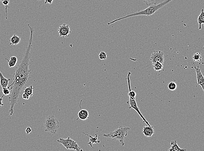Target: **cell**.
I'll use <instances>...</instances> for the list:
<instances>
[{"label": "cell", "instance_id": "cell-11", "mask_svg": "<svg viewBox=\"0 0 204 151\" xmlns=\"http://www.w3.org/2000/svg\"><path fill=\"white\" fill-rule=\"evenodd\" d=\"M10 81V78H5L1 71H0V84H1V86L2 88L7 87Z\"/></svg>", "mask_w": 204, "mask_h": 151}, {"label": "cell", "instance_id": "cell-6", "mask_svg": "<svg viewBox=\"0 0 204 151\" xmlns=\"http://www.w3.org/2000/svg\"><path fill=\"white\" fill-rule=\"evenodd\" d=\"M127 104H129L130 105L129 109H134V110H135L137 112L138 114L140 115V117L142 119L143 122H144L145 123H146L147 125H148V126H151L150 125L149 122L147 121L146 119L145 118L143 115H142V113L140 112L138 106H137V103H136V100H135V98H131V97H129V101H128V102H127Z\"/></svg>", "mask_w": 204, "mask_h": 151}, {"label": "cell", "instance_id": "cell-27", "mask_svg": "<svg viewBox=\"0 0 204 151\" xmlns=\"http://www.w3.org/2000/svg\"><path fill=\"white\" fill-rule=\"evenodd\" d=\"M53 1L54 0H45V4H52Z\"/></svg>", "mask_w": 204, "mask_h": 151}, {"label": "cell", "instance_id": "cell-16", "mask_svg": "<svg viewBox=\"0 0 204 151\" xmlns=\"http://www.w3.org/2000/svg\"><path fill=\"white\" fill-rule=\"evenodd\" d=\"M6 60L8 61V65L10 68L15 67L18 62V59L15 56H12L9 60L7 59Z\"/></svg>", "mask_w": 204, "mask_h": 151}, {"label": "cell", "instance_id": "cell-29", "mask_svg": "<svg viewBox=\"0 0 204 151\" xmlns=\"http://www.w3.org/2000/svg\"><path fill=\"white\" fill-rule=\"evenodd\" d=\"M4 1V0H0V1H1V2L2 1Z\"/></svg>", "mask_w": 204, "mask_h": 151}, {"label": "cell", "instance_id": "cell-5", "mask_svg": "<svg viewBox=\"0 0 204 151\" xmlns=\"http://www.w3.org/2000/svg\"><path fill=\"white\" fill-rule=\"evenodd\" d=\"M57 141L62 144L67 150H74L77 151H83V150L79 146L78 143L69 137L66 139L60 138L57 140Z\"/></svg>", "mask_w": 204, "mask_h": 151}, {"label": "cell", "instance_id": "cell-12", "mask_svg": "<svg viewBox=\"0 0 204 151\" xmlns=\"http://www.w3.org/2000/svg\"><path fill=\"white\" fill-rule=\"evenodd\" d=\"M78 116L81 120L85 121L89 118V112L87 110H81L78 113Z\"/></svg>", "mask_w": 204, "mask_h": 151}, {"label": "cell", "instance_id": "cell-21", "mask_svg": "<svg viewBox=\"0 0 204 151\" xmlns=\"http://www.w3.org/2000/svg\"><path fill=\"white\" fill-rule=\"evenodd\" d=\"M192 59L194 62H198L202 61V57L200 53L197 52L193 54L192 56Z\"/></svg>", "mask_w": 204, "mask_h": 151}, {"label": "cell", "instance_id": "cell-24", "mask_svg": "<svg viewBox=\"0 0 204 151\" xmlns=\"http://www.w3.org/2000/svg\"><path fill=\"white\" fill-rule=\"evenodd\" d=\"M2 92L4 95H9L10 94V91L7 87L2 88Z\"/></svg>", "mask_w": 204, "mask_h": 151}, {"label": "cell", "instance_id": "cell-9", "mask_svg": "<svg viewBox=\"0 0 204 151\" xmlns=\"http://www.w3.org/2000/svg\"><path fill=\"white\" fill-rule=\"evenodd\" d=\"M191 64H192L193 68L195 69V72H196V78H197L198 85L201 86L203 91H204V78L203 75L199 66H196L194 63L192 62Z\"/></svg>", "mask_w": 204, "mask_h": 151}, {"label": "cell", "instance_id": "cell-22", "mask_svg": "<svg viewBox=\"0 0 204 151\" xmlns=\"http://www.w3.org/2000/svg\"><path fill=\"white\" fill-rule=\"evenodd\" d=\"M168 89L170 90L174 91L177 89V84L174 82H170L168 84Z\"/></svg>", "mask_w": 204, "mask_h": 151}, {"label": "cell", "instance_id": "cell-23", "mask_svg": "<svg viewBox=\"0 0 204 151\" xmlns=\"http://www.w3.org/2000/svg\"><path fill=\"white\" fill-rule=\"evenodd\" d=\"M99 57L101 60H105L107 59V54L105 51H102L99 54Z\"/></svg>", "mask_w": 204, "mask_h": 151}, {"label": "cell", "instance_id": "cell-8", "mask_svg": "<svg viewBox=\"0 0 204 151\" xmlns=\"http://www.w3.org/2000/svg\"><path fill=\"white\" fill-rule=\"evenodd\" d=\"M58 31L59 37L62 38L69 37V34L71 32L70 26L66 24H63L60 25L58 28Z\"/></svg>", "mask_w": 204, "mask_h": 151}, {"label": "cell", "instance_id": "cell-1", "mask_svg": "<svg viewBox=\"0 0 204 151\" xmlns=\"http://www.w3.org/2000/svg\"><path fill=\"white\" fill-rule=\"evenodd\" d=\"M30 31L28 44L24 53L23 57L13 74V82L7 88L10 91L8 99L10 102L9 113L10 115L14 114V108L19 102V97L26 84L30 79L31 70L29 69L30 64V50L32 47L34 29L30 24L27 25Z\"/></svg>", "mask_w": 204, "mask_h": 151}, {"label": "cell", "instance_id": "cell-18", "mask_svg": "<svg viewBox=\"0 0 204 151\" xmlns=\"http://www.w3.org/2000/svg\"><path fill=\"white\" fill-rule=\"evenodd\" d=\"M152 67L155 71H159L162 70L163 67V64L161 63L156 62L152 63Z\"/></svg>", "mask_w": 204, "mask_h": 151}, {"label": "cell", "instance_id": "cell-2", "mask_svg": "<svg viewBox=\"0 0 204 151\" xmlns=\"http://www.w3.org/2000/svg\"><path fill=\"white\" fill-rule=\"evenodd\" d=\"M172 1V0H165V1H163L162 2L159 4L150 6L145 10L126 15L125 17H122V18H119V19H116L108 23V25H110L111 24L120 21V20L124 19H127V18H130V17H134V16H139V15L150 16V15H153L155 12L158 11L160 8H162L166 4H167Z\"/></svg>", "mask_w": 204, "mask_h": 151}, {"label": "cell", "instance_id": "cell-3", "mask_svg": "<svg viewBox=\"0 0 204 151\" xmlns=\"http://www.w3.org/2000/svg\"><path fill=\"white\" fill-rule=\"evenodd\" d=\"M130 128L127 127L120 126L114 132H111L107 134H104L105 137L109 138L115 140L119 141L122 146L125 145L124 140L127 136L128 132Z\"/></svg>", "mask_w": 204, "mask_h": 151}, {"label": "cell", "instance_id": "cell-20", "mask_svg": "<svg viewBox=\"0 0 204 151\" xmlns=\"http://www.w3.org/2000/svg\"><path fill=\"white\" fill-rule=\"evenodd\" d=\"M33 87L32 86H30L28 87L24 88V89L23 92L27 94V95L31 97L33 95Z\"/></svg>", "mask_w": 204, "mask_h": 151}, {"label": "cell", "instance_id": "cell-10", "mask_svg": "<svg viewBox=\"0 0 204 151\" xmlns=\"http://www.w3.org/2000/svg\"><path fill=\"white\" fill-rule=\"evenodd\" d=\"M142 133L146 137H151L154 133V129L152 126H147L143 127Z\"/></svg>", "mask_w": 204, "mask_h": 151}, {"label": "cell", "instance_id": "cell-19", "mask_svg": "<svg viewBox=\"0 0 204 151\" xmlns=\"http://www.w3.org/2000/svg\"><path fill=\"white\" fill-rule=\"evenodd\" d=\"M146 5L150 6L151 5H156L160 0H142Z\"/></svg>", "mask_w": 204, "mask_h": 151}, {"label": "cell", "instance_id": "cell-13", "mask_svg": "<svg viewBox=\"0 0 204 151\" xmlns=\"http://www.w3.org/2000/svg\"><path fill=\"white\" fill-rule=\"evenodd\" d=\"M83 133L85 135H86L87 136L89 137L90 141L88 143V145H90L91 148H93V147L92 146V145L93 144H98L100 143V141L99 140H98V135H97V134L95 135V137H93L91 136V135H89L84 133Z\"/></svg>", "mask_w": 204, "mask_h": 151}, {"label": "cell", "instance_id": "cell-15", "mask_svg": "<svg viewBox=\"0 0 204 151\" xmlns=\"http://www.w3.org/2000/svg\"><path fill=\"white\" fill-rule=\"evenodd\" d=\"M9 41L10 42V45H17L21 42V38L18 35L15 34L13 35L11 38H10L9 39Z\"/></svg>", "mask_w": 204, "mask_h": 151}, {"label": "cell", "instance_id": "cell-4", "mask_svg": "<svg viewBox=\"0 0 204 151\" xmlns=\"http://www.w3.org/2000/svg\"><path fill=\"white\" fill-rule=\"evenodd\" d=\"M59 128V122L54 115H49L46 118L44 124L45 131L55 134Z\"/></svg>", "mask_w": 204, "mask_h": 151}, {"label": "cell", "instance_id": "cell-14", "mask_svg": "<svg viewBox=\"0 0 204 151\" xmlns=\"http://www.w3.org/2000/svg\"><path fill=\"white\" fill-rule=\"evenodd\" d=\"M171 147L169 149H168V151H186V150L181 149L179 147L178 144H177V141L176 140L171 141Z\"/></svg>", "mask_w": 204, "mask_h": 151}, {"label": "cell", "instance_id": "cell-26", "mask_svg": "<svg viewBox=\"0 0 204 151\" xmlns=\"http://www.w3.org/2000/svg\"><path fill=\"white\" fill-rule=\"evenodd\" d=\"M30 96L29 95H27V94L25 93H24L22 94V97L24 99H26V100H28L29 99Z\"/></svg>", "mask_w": 204, "mask_h": 151}, {"label": "cell", "instance_id": "cell-17", "mask_svg": "<svg viewBox=\"0 0 204 151\" xmlns=\"http://www.w3.org/2000/svg\"><path fill=\"white\" fill-rule=\"evenodd\" d=\"M198 23L199 25V29H202V25L204 24V9H202L201 13L198 18Z\"/></svg>", "mask_w": 204, "mask_h": 151}, {"label": "cell", "instance_id": "cell-28", "mask_svg": "<svg viewBox=\"0 0 204 151\" xmlns=\"http://www.w3.org/2000/svg\"><path fill=\"white\" fill-rule=\"evenodd\" d=\"M4 95H3L1 97H0V107H1L4 106V103H3V97Z\"/></svg>", "mask_w": 204, "mask_h": 151}, {"label": "cell", "instance_id": "cell-25", "mask_svg": "<svg viewBox=\"0 0 204 151\" xmlns=\"http://www.w3.org/2000/svg\"><path fill=\"white\" fill-rule=\"evenodd\" d=\"M31 130H32L30 127H27L26 129H25L26 133L27 135L31 133Z\"/></svg>", "mask_w": 204, "mask_h": 151}, {"label": "cell", "instance_id": "cell-7", "mask_svg": "<svg viewBox=\"0 0 204 151\" xmlns=\"http://www.w3.org/2000/svg\"><path fill=\"white\" fill-rule=\"evenodd\" d=\"M150 61L151 63L159 62L163 64L164 62V54L160 51H156L151 54Z\"/></svg>", "mask_w": 204, "mask_h": 151}]
</instances>
